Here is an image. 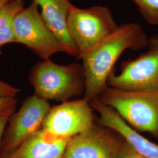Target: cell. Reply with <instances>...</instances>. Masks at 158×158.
Returning a JSON list of instances; mask_svg holds the SVG:
<instances>
[{"label": "cell", "mask_w": 158, "mask_h": 158, "mask_svg": "<svg viewBox=\"0 0 158 158\" xmlns=\"http://www.w3.org/2000/svg\"><path fill=\"white\" fill-rule=\"evenodd\" d=\"M148 40L139 24L124 23L80 57L85 83L83 98L90 102L100 96L108 86L109 75L121 55L127 49L144 48L148 46Z\"/></svg>", "instance_id": "cell-1"}, {"label": "cell", "mask_w": 158, "mask_h": 158, "mask_svg": "<svg viewBox=\"0 0 158 158\" xmlns=\"http://www.w3.org/2000/svg\"><path fill=\"white\" fill-rule=\"evenodd\" d=\"M98 98L133 130L158 138V90H124L107 86Z\"/></svg>", "instance_id": "cell-2"}, {"label": "cell", "mask_w": 158, "mask_h": 158, "mask_svg": "<svg viewBox=\"0 0 158 158\" xmlns=\"http://www.w3.org/2000/svg\"><path fill=\"white\" fill-rule=\"evenodd\" d=\"M29 81L35 94L47 101L66 102L85 94L84 69L79 63L60 65L51 59L44 60L32 68Z\"/></svg>", "instance_id": "cell-3"}, {"label": "cell", "mask_w": 158, "mask_h": 158, "mask_svg": "<svg viewBox=\"0 0 158 158\" xmlns=\"http://www.w3.org/2000/svg\"><path fill=\"white\" fill-rule=\"evenodd\" d=\"M69 34L78 51L77 59L113 34L119 26L104 6L81 9L72 5L68 16Z\"/></svg>", "instance_id": "cell-4"}, {"label": "cell", "mask_w": 158, "mask_h": 158, "mask_svg": "<svg viewBox=\"0 0 158 158\" xmlns=\"http://www.w3.org/2000/svg\"><path fill=\"white\" fill-rule=\"evenodd\" d=\"M148 46L146 53L122 63L119 73L114 69L108 86L124 90H158V34L149 38Z\"/></svg>", "instance_id": "cell-5"}, {"label": "cell", "mask_w": 158, "mask_h": 158, "mask_svg": "<svg viewBox=\"0 0 158 158\" xmlns=\"http://www.w3.org/2000/svg\"><path fill=\"white\" fill-rule=\"evenodd\" d=\"M38 6L33 0L28 8L17 15L14 21V31L17 43L27 46L45 60L57 53L64 52V50L60 40L46 23Z\"/></svg>", "instance_id": "cell-6"}, {"label": "cell", "mask_w": 158, "mask_h": 158, "mask_svg": "<svg viewBox=\"0 0 158 158\" xmlns=\"http://www.w3.org/2000/svg\"><path fill=\"white\" fill-rule=\"evenodd\" d=\"M124 141L114 130L94 123L70 138L63 158H115Z\"/></svg>", "instance_id": "cell-7"}, {"label": "cell", "mask_w": 158, "mask_h": 158, "mask_svg": "<svg viewBox=\"0 0 158 158\" xmlns=\"http://www.w3.org/2000/svg\"><path fill=\"white\" fill-rule=\"evenodd\" d=\"M49 102L34 94L26 98L8 121L2 142V152L12 150L42 128L51 110Z\"/></svg>", "instance_id": "cell-8"}, {"label": "cell", "mask_w": 158, "mask_h": 158, "mask_svg": "<svg viewBox=\"0 0 158 158\" xmlns=\"http://www.w3.org/2000/svg\"><path fill=\"white\" fill-rule=\"evenodd\" d=\"M92 108L84 98L62 102L51 108L42 128L57 136L72 138L94 124Z\"/></svg>", "instance_id": "cell-9"}, {"label": "cell", "mask_w": 158, "mask_h": 158, "mask_svg": "<svg viewBox=\"0 0 158 158\" xmlns=\"http://www.w3.org/2000/svg\"><path fill=\"white\" fill-rule=\"evenodd\" d=\"M70 138L41 128L0 158H63Z\"/></svg>", "instance_id": "cell-10"}, {"label": "cell", "mask_w": 158, "mask_h": 158, "mask_svg": "<svg viewBox=\"0 0 158 158\" xmlns=\"http://www.w3.org/2000/svg\"><path fill=\"white\" fill-rule=\"evenodd\" d=\"M90 104L99 114L100 124L116 131L143 156L148 158H158V145L148 140L130 127L113 108L104 104L98 98L91 100Z\"/></svg>", "instance_id": "cell-11"}, {"label": "cell", "mask_w": 158, "mask_h": 158, "mask_svg": "<svg viewBox=\"0 0 158 158\" xmlns=\"http://www.w3.org/2000/svg\"><path fill=\"white\" fill-rule=\"evenodd\" d=\"M41 8V15L62 45L64 53L77 57L78 51L68 30V19L72 4L69 0H34Z\"/></svg>", "instance_id": "cell-12"}, {"label": "cell", "mask_w": 158, "mask_h": 158, "mask_svg": "<svg viewBox=\"0 0 158 158\" xmlns=\"http://www.w3.org/2000/svg\"><path fill=\"white\" fill-rule=\"evenodd\" d=\"M23 6V0H10L0 10V54L2 46L17 42L14 21Z\"/></svg>", "instance_id": "cell-13"}, {"label": "cell", "mask_w": 158, "mask_h": 158, "mask_svg": "<svg viewBox=\"0 0 158 158\" xmlns=\"http://www.w3.org/2000/svg\"><path fill=\"white\" fill-rule=\"evenodd\" d=\"M148 23L158 25V0H132Z\"/></svg>", "instance_id": "cell-14"}, {"label": "cell", "mask_w": 158, "mask_h": 158, "mask_svg": "<svg viewBox=\"0 0 158 158\" xmlns=\"http://www.w3.org/2000/svg\"><path fill=\"white\" fill-rule=\"evenodd\" d=\"M115 158H148L138 152L125 140L124 141Z\"/></svg>", "instance_id": "cell-15"}, {"label": "cell", "mask_w": 158, "mask_h": 158, "mask_svg": "<svg viewBox=\"0 0 158 158\" xmlns=\"http://www.w3.org/2000/svg\"><path fill=\"white\" fill-rule=\"evenodd\" d=\"M17 102L15 98H0V116L8 114H14Z\"/></svg>", "instance_id": "cell-16"}, {"label": "cell", "mask_w": 158, "mask_h": 158, "mask_svg": "<svg viewBox=\"0 0 158 158\" xmlns=\"http://www.w3.org/2000/svg\"><path fill=\"white\" fill-rule=\"evenodd\" d=\"M19 92L18 89L0 80V98H15Z\"/></svg>", "instance_id": "cell-17"}, {"label": "cell", "mask_w": 158, "mask_h": 158, "mask_svg": "<svg viewBox=\"0 0 158 158\" xmlns=\"http://www.w3.org/2000/svg\"><path fill=\"white\" fill-rule=\"evenodd\" d=\"M12 114H5L0 116V143L1 142L2 136L4 134V130L6 128V126L7 125V123H8L9 119Z\"/></svg>", "instance_id": "cell-18"}, {"label": "cell", "mask_w": 158, "mask_h": 158, "mask_svg": "<svg viewBox=\"0 0 158 158\" xmlns=\"http://www.w3.org/2000/svg\"><path fill=\"white\" fill-rule=\"evenodd\" d=\"M10 0H0V10Z\"/></svg>", "instance_id": "cell-19"}]
</instances>
